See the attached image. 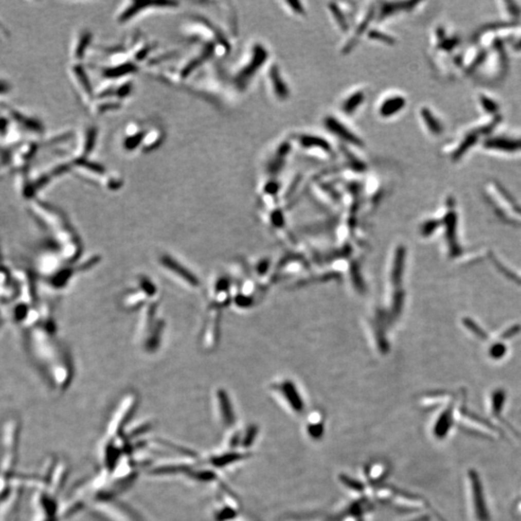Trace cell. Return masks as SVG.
I'll return each mask as SVG.
<instances>
[{"label": "cell", "mask_w": 521, "mask_h": 521, "mask_svg": "<svg viewBox=\"0 0 521 521\" xmlns=\"http://www.w3.org/2000/svg\"><path fill=\"white\" fill-rule=\"evenodd\" d=\"M287 5H288L290 9L296 14V15H305L306 12H305V9H304L301 2H298V1H288V2H285Z\"/></svg>", "instance_id": "cell-24"}, {"label": "cell", "mask_w": 521, "mask_h": 521, "mask_svg": "<svg viewBox=\"0 0 521 521\" xmlns=\"http://www.w3.org/2000/svg\"><path fill=\"white\" fill-rule=\"evenodd\" d=\"M92 41V34L90 30L82 28L75 35L70 46L71 63H82L85 58L86 52Z\"/></svg>", "instance_id": "cell-12"}, {"label": "cell", "mask_w": 521, "mask_h": 521, "mask_svg": "<svg viewBox=\"0 0 521 521\" xmlns=\"http://www.w3.org/2000/svg\"><path fill=\"white\" fill-rule=\"evenodd\" d=\"M268 57V49L263 44L255 43L252 45L245 59L242 60L237 70H233L232 74L231 80L233 87L241 92L245 91L259 70L267 62Z\"/></svg>", "instance_id": "cell-3"}, {"label": "cell", "mask_w": 521, "mask_h": 521, "mask_svg": "<svg viewBox=\"0 0 521 521\" xmlns=\"http://www.w3.org/2000/svg\"><path fill=\"white\" fill-rule=\"evenodd\" d=\"M291 148H292V146L288 142L281 143L280 145L276 148L275 152L273 153V156L266 163L265 171L268 175L275 176L281 171V169L284 167V165L286 164L287 157L291 152Z\"/></svg>", "instance_id": "cell-17"}, {"label": "cell", "mask_w": 521, "mask_h": 521, "mask_svg": "<svg viewBox=\"0 0 521 521\" xmlns=\"http://www.w3.org/2000/svg\"><path fill=\"white\" fill-rule=\"evenodd\" d=\"M367 37L372 41H375V42H379V43L384 44V45H388V46L395 45V43H396V40L394 37H392L391 35H389L385 32H382L381 30H378V29H370L367 33Z\"/></svg>", "instance_id": "cell-23"}, {"label": "cell", "mask_w": 521, "mask_h": 521, "mask_svg": "<svg viewBox=\"0 0 521 521\" xmlns=\"http://www.w3.org/2000/svg\"><path fill=\"white\" fill-rule=\"evenodd\" d=\"M159 265L176 282L181 283L184 287L195 290L200 287L198 278L193 273H190L187 267L179 264L176 259L169 255H164L159 258Z\"/></svg>", "instance_id": "cell-6"}, {"label": "cell", "mask_w": 521, "mask_h": 521, "mask_svg": "<svg viewBox=\"0 0 521 521\" xmlns=\"http://www.w3.org/2000/svg\"><path fill=\"white\" fill-rule=\"evenodd\" d=\"M482 148L499 156H521V135L493 133L481 143Z\"/></svg>", "instance_id": "cell-5"}, {"label": "cell", "mask_w": 521, "mask_h": 521, "mask_svg": "<svg viewBox=\"0 0 521 521\" xmlns=\"http://www.w3.org/2000/svg\"><path fill=\"white\" fill-rule=\"evenodd\" d=\"M12 84L8 79L0 78V97H5L12 91Z\"/></svg>", "instance_id": "cell-25"}, {"label": "cell", "mask_w": 521, "mask_h": 521, "mask_svg": "<svg viewBox=\"0 0 521 521\" xmlns=\"http://www.w3.org/2000/svg\"><path fill=\"white\" fill-rule=\"evenodd\" d=\"M30 210L34 218L43 223L55 236V239L61 246V254L65 260H73L77 256L78 242L73 233L67 218L58 209L47 203L33 200Z\"/></svg>", "instance_id": "cell-1"}, {"label": "cell", "mask_w": 521, "mask_h": 521, "mask_svg": "<svg viewBox=\"0 0 521 521\" xmlns=\"http://www.w3.org/2000/svg\"><path fill=\"white\" fill-rule=\"evenodd\" d=\"M419 117L424 128L432 136L439 137L445 133V125L442 120L436 115L430 107L428 106L420 107Z\"/></svg>", "instance_id": "cell-15"}, {"label": "cell", "mask_w": 521, "mask_h": 521, "mask_svg": "<svg viewBox=\"0 0 521 521\" xmlns=\"http://www.w3.org/2000/svg\"><path fill=\"white\" fill-rule=\"evenodd\" d=\"M268 81L275 98L278 101H287L291 96V90L281 74L279 67L275 64L272 65L268 69Z\"/></svg>", "instance_id": "cell-13"}, {"label": "cell", "mask_w": 521, "mask_h": 521, "mask_svg": "<svg viewBox=\"0 0 521 521\" xmlns=\"http://www.w3.org/2000/svg\"><path fill=\"white\" fill-rule=\"evenodd\" d=\"M375 16H376L375 9L373 8V7H370V9L366 12L364 16L361 19V21L357 24V26L355 27L352 36H350V39L347 42V44L345 45V47H343L342 53L348 55L354 47H356L358 42L360 41V38L365 34L366 31L368 33L369 26H370V24L372 23V21L374 20Z\"/></svg>", "instance_id": "cell-14"}, {"label": "cell", "mask_w": 521, "mask_h": 521, "mask_svg": "<svg viewBox=\"0 0 521 521\" xmlns=\"http://www.w3.org/2000/svg\"><path fill=\"white\" fill-rule=\"evenodd\" d=\"M217 310L218 309H215V308H212V307L210 308V313H209V319L207 321L208 325L206 327L205 335H204L205 345L210 349L217 341V334H218L217 332L218 330V313Z\"/></svg>", "instance_id": "cell-21"}, {"label": "cell", "mask_w": 521, "mask_h": 521, "mask_svg": "<svg viewBox=\"0 0 521 521\" xmlns=\"http://www.w3.org/2000/svg\"><path fill=\"white\" fill-rule=\"evenodd\" d=\"M296 142L299 144V146L304 150H314V151H320L322 153H326L328 155H331L333 150L332 146L326 138L316 135V134H310V133H301L296 135Z\"/></svg>", "instance_id": "cell-16"}, {"label": "cell", "mask_w": 521, "mask_h": 521, "mask_svg": "<svg viewBox=\"0 0 521 521\" xmlns=\"http://www.w3.org/2000/svg\"><path fill=\"white\" fill-rule=\"evenodd\" d=\"M69 74L82 103L90 109L93 104L95 93L84 67L81 63H71L69 68Z\"/></svg>", "instance_id": "cell-7"}, {"label": "cell", "mask_w": 521, "mask_h": 521, "mask_svg": "<svg viewBox=\"0 0 521 521\" xmlns=\"http://www.w3.org/2000/svg\"><path fill=\"white\" fill-rule=\"evenodd\" d=\"M329 11H330V14L332 15L335 23L338 25V27L343 32L349 31L350 24H349L347 17L345 16L342 9L335 3H329Z\"/></svg>", "instance_id": "cell-22"}, {"label": "cell", "mask_w": 521, "mask_h": 521, "mask_svg": "<svg viewBox=\"0 0 521 521\" xmlns=\"http://www.w3.org/2000/svg\"><path fill=\"white\" fill-rule=\"evenodd\" d=\"M176 2H141L129 1L124 2L115 13V21L118 24H128L130 22L140 17V15L149 12L172 11L178 7Z\"/></svg>", "instance_id": "cell-4"}, {"label": "cell", "mask_w": 521, "mask_h": 521, "mask_svg": "<svg viewBox=\"0 0 521 521\" xmlns=\"http://www.w3.org/2000/svg\"><path fill=\"white\" fill-rule=\"evenodd\" d=\"M505 347H504L503 345H501V344H496V345H494V346L492 347V349L490 350V354H491V356L493 358H496V359H497V358L502 357V356L504 355V353H505Z\"/></svg>", "instance_id": "cell-26"}, {"label": "cell", "mask_w": 521, "mask_h": 521, "mask_svg": "<svg viewBox=\"0 0 521 521\" xmlns=\"http://www.w3.org/2000/svg\"><path fill=\"white\" fill-rule=\"evenodd\" d=\"M464 325H465L468 328H470L472 331H474V333L478 335L479 337H481V338H482H482H486V337H487V335L483 333V331H482V329H481L480 327H477V326H476V324H473V321H471L470 319H464Z\"/></svg>", "instance_id": "cell-27"}, {"label": "cell", "mask_w": 521, "mask_h": 521, "mask_svg": "<svg viewBox=\"0 0 521 521\" xmlns=\"http://www.w3.org/2000/svg\"><path fill=\"white\" fill-rule=\"evenodd\" d=\"M324 125L329 133L334 135L339 140L344 142L345 144L354 146L357 148H363L364 146L363 140L337 117L327 115L324 119Z\"/></svg>", "instance_id": "cell-8"}, {"label": "cell", "mask_w": 521, "mask_h": 521, "mask_svg": "<svg viewBox=\"0 0 521 521\" xmlns=\"http://www.w3.org/2000/svg\"><path fill=\"white\" fill-rule=\"evenodd\" d=\"M477 103L484 117L502 116L499 101L487 93H480L477 96Z\"/></svg>", "instance_id": "cell-19"}, {"label": "cell", "mask_w": 521, "mask_h": 521, "mask_svg": "<svg viewBox=\"0 0 521 521\" xmlns=\"http://www.w3.org/2000/svg\"><path fill=\"white\" fill-rule=\"evenodd\" d=\"M469 486H470V492H471V501L473 504V511H474L475 516L477 521H489V512L488 508L486 505V500L483 496L482 486L480 479L475 471L469 472Z\"/></svg>", "instance_id": "cell-9"}, {"label": "cell", "mask_w": 521, "mask_h": 521, "mask_svg": "<svg viewBox=\"0 0 521 521\" xmlns=\"http://www.w3.org/2000/svg\"><path fill=\"white\" fill-rule=\"evenodd\" d=\"M422 4L419 1H386L381 2V6L378 10L376 17L378 21H384L391 16H396L401 13L411 12L416 6Z\"/></svg>", "instance_id": "cell-10"}, {"label": "cell", "mask_w": 521, "mask_h": 521, "mask_svg": "<svg viewBox=\"0 0 521 521\" xmlns=\"http://www.w3.org/2000/svg\"><path fill=\"white\" fill-rule=\"evenodd\" d=\"M366 100V93L364 90H356L350 95H348L340 105V109L345 115H353L357 112L358 109L362 106Z\"/></svg>", "instance_id": "cell-18"}, {"label": "cell", "mask_w": 521, "mask_h": 521, "mask_svg": "<svg viewBox=\"0 0 521 521\" xmlns=\"http://www.w3.org/2000/svg\"><path fill=\"white\" fill-rule=\"evenodd\" d=\"M502 122V116L484 117L481 121L477 122L473 125L468 127L462 133H459L456 138L446 149V154L453 163L460 161L468 153L475 148L478 144L481 145L482 140L488 136L495 133L494 131Z\"/></svg>", "instance_id": "cell-2"}, {"label": "cell", "mask_w": 521, "mask_h": 521, "mask_svg": "<svg viewBox=\"0 0 521 521\" xmlns=\"http://www.w3.org/2000/svg\"><path fill=\"white\" fill-rule=\"evenodd\" d=\"M407 104V100L403 95L395 94L384 98L379 104L378 114L382 119H390L400 114Z\"/></svg>", "instance_id": "cell-11"}, {"label": "cell", "mask_w": 521, "mask_h": 521, "mask_svg": "<svg viewBox=\"0 0 521 521\" xmlns=\"http://www.w3.org/2000/svg\"><path fill=\"white\" fill-rule=\"evenodd\" d=\"M228 285L225 279L218 277L210 282V302L214 305H222L228 299Z\"/></svg>", "instance_id": "cell-20"}]
</instances>
